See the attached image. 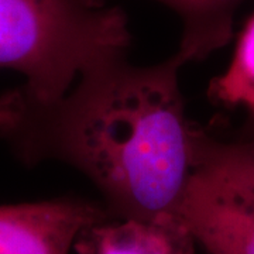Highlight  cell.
I'll return each instance as SVG.
<instances>
[{
	"label": "cell",
	"mask_w": 254,
	"mask_h": 254,
	"mask_svg": "<svg viewBox=\"0 0 254 254\" xmlns=\"http://www.w3.org/2000/svg\"><path fill=\"white\" fill-rule=\"evenodd\" d=\"M185 64L177 51L147 66L115 57L50 102L14 88L0 96V137L23 163L76 168L118 219H178L200 130L185 115Z\"/></svg>",
	"instance_id": "cell-1"
},
{
	"label": "cell",
	"mask_w": 254,
	"mask_h": 254,
	"mask_svg": "<svg viewBox=\"0 0 254 254\" xmlns=\"http://www.w3.org/2000/svg\"><path fill=\"white\" fill-rule=\"evenodd\" d=\"M126 13L106 0H0V68L26 76L23 88L55 100L85 69L127 55Z\"/></svg>",
	"instance_id": "cell-2"
},
{
	"label": "cell",
	"mask_w": 254,
	"mask_h": 254,
	"mask_svg": "<svg viewBox=\"0 0 254 254\" xmlns=\"http://www.w3.org/2000/svg\"><path fill=\"white\" fill-rule=\"evenodd\" d=\"M177 216L209 254H254V182L227 141L200 130Z\"/></svg>",
	"instance_id": "cell-3"
},
{
	"label": "cell",
	"mask_w": 254,
	"mask_h": 254,
	"mask_svg": "<svg viewBox=\"0 0 254 254\" xmlns=\"http://www.w3.org/2000/svg\"><path fill=\"white\" fill-rule=\"evenodd\" d=\"M109 210L75 198L0 205V254H69Z\"/></svg>",
	"instance_id": "cell-4"
},
{
	"label": "cell",
	"mask_w": 254,
	"mask_h": 254,
	"mask_svg": "<svg viewBox=\"0 0 254 254\" xmlns=\"http://www.w3.org/2000/svg\"><path fill=\"white\" fill-rule=\"evenodd\" d=\"M195 245L180 219H108L76 242L83 254H193Z\"/></svg>",
	"instance_id": "cell-5"
},
{
	"label": "cell",
	"mask_w": 254,
	"mask_h": 254,
	"mask_svg": "<svg viewBox=\"0 0 254 254\" xmlns=\"http://www.w3.org/2000/svg\"><path fill=\"white\" fill-rule=\"evenodd\" d=\"M173 10L182 26L177 50L187 63L203 61L230 43L235 17L247 0H157Z\"/></svg>",
	"instance_id": "cell-6"
},
{
	"label": "cell",
	"mask_w": 254,
	"mask_h": 254,
	"mask_svg": "<svg viewBox=\"0 0 254 254\" xmlns=\"http://www.w3.org/2000/svg\"><path fill=\"white\" fill-rule=\"evenodd\" d=\"M209 96L226 108L254 112V13L237 37L227 68L210 82Z\"/></svg>",
	"instance_id": "cell-7"
},
{
	"label": "cell",
	"mask_w": 254,
	"mask_h": 254,
	"mask_svg": "<svg viewBox=\"0 0 254 254\" xmlns=\"http://www.w3.org/2000/svg\"><path fill=\"white\" fill-rule=\"evenodd\" d=\"M229 144L242 168L254 182V141L245 138L242 141H232Z\"/></svg>",
	"instance_id": "cell-8"
},
{
	"label": "cell",
	"mask_w": 254,
	"mask_h": 254,
	"mask_svg": "<svg viewBox=\"0 0 254 254\" xmlns=\"http://www.w3.org/2000/svg\"><path fill=\"white\" fill-rule=\"evenodd\" d=\"M246 140L254 141V112L249 113L247 125H246Z\"/></svg>",
	"instance_id": "cell-9"
}]
</instances>
